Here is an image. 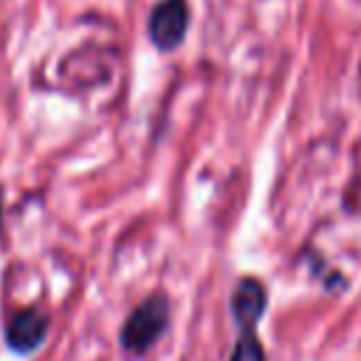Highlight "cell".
<instances>
[{
  "label": "cell",
  "mask_w": 361,
  "mask_h": 361,
  "mask_svg": "<svg viewBox=\"0 0 361 361\" xmlns=\"http://www.w3.org/2000/svg\"><path fill=\"white\" fill-rule=\"evenodd\" d=\"M45 333H48V316H42L34 307L20 310L6 322V344L8 350L23 353V355L34 353L45 341Z\"/></svg>",
  "instance_id": "obj_3"
},
{
  "label": "cell",
  "mask_w": 361,
  "mask_h": 361,
  "mask_svg": "<svg viewBox=\"0 0 361 361\" xmlns=\"http://www.w3.org/2000/svg\"><path fill=\"white\" fill-rule=\"evenodd\" d=\"M186 23H189V11H186L183 0H161L149 17L152 42L164 51L175 48L186 34Z\"/></svg>",
  "instance_id": "obj_2"
},
{
  "label": "cell",
  "mask_w": 361,
  "mask_h": 361,
  "mask_svg": "<svg viewBox=\"0 0 361 361\" xmlns=\"http://www.w3.org/2000/svg\"><path fill=\"white\" fill-rule=\"evenodd\" d=\"M265 310V288L257 279H240L231 296V313L243 330H254Z\"/></svg>",
  "instance_id": "obj_4"
},
{
  "label": "cell",
  "mask_w": 361,
  "mask_h": 361,
  "mask_svg": "<svg viewBox=\"0 0 361 361\" xmlns=\"http://www.w3.org/2000/svg\"><path fill=\"white\" fill-rule=\"evenodd\" d=\"M0 223H3V189H0Z\"/></svg>",
  "instance_id": "obj_6"
},
{
  "label": "cell",
  "mask_w": 361,
  "mask_h": 361,
  "mask_svg": "<svg viewBox=\"0 0 361 361\" xmlns=\"http://www.w3.org/2000/svg\"><path fill=\"white\" fill-rule=\"evenodd\" d=\"M228 361H265L262 344H259V338L254 336V330H243V336H240V341L234 344Z\"/></svg>",
  "instance_id": "obj_5"
},
{
  "label": "cell",
  "mask_w": 361,
  "mask_h": 361,
  "mask_svg": "<svg viewBox=\"0 0 361 361\" xmlns=\"http://www.w3.org/2000/svg\"><path fill=\"white\" fill-rule=\"evenodd\" d=\"M169 324V299L164 293L147 296L124 322L121 327V347L127 353H147Z\"/></svg>",
  "instance_id": "obj_1"
}]
</instances>
